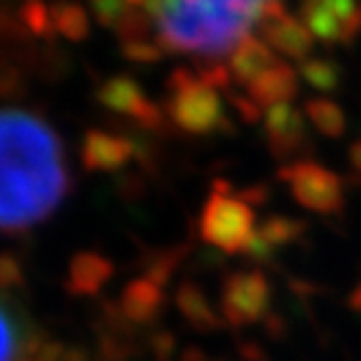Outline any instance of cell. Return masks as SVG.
Instances as JSON below:
<instances>
[{
    "label": "cell",
    "mask_w": 361,
    "mask_h": 361,
    "mask_svg": "<svg viewBox=\"0 0 361 361\" xmlns=\"http://www.w3.org/2000/svg\"><path fill=\"white\" fill-rule=\"evenodd\" d=\"M68 185L66 153L52 125L24 108H0V235L49 219Z\"/></svg>",
    "instance_id": "6da1fadb"
},
{
    "label": "cell",
    "mask_w": 361,
    "mask_h": 361,
    "mask_svg": "<svg viewBox=\"0 0 361 361\" xmlns=\"http://www.w3.org/2000/svg\"><path fill=\"white\" fill-rule=\"evenodd\" d=\"M157 45L164 52L185 54L219 63L226 54L251 38L256 26H263L272 3H202V0H164L143 3Z\"/></svg>",
    "instance_id": "7a4b0ae2"
},
{
    "label": "cell",
    "mask_w": 361,
    "mask_h": 361,
    "mask_svg": "<svg viewBox=\"0 0 361 361\" xmlns=\"http://www.w3.org/2000/svg\"><path fill=\"white\" fill-rule=\"evenodd\" d=\"M164 115L180 132L192 136H209L230 129V118L223 106L221 92L185 68L174 71L167 80Z\"/></svg>",
    "instance_id": "3957f363"
},
{
    "label": "cell",
    "mask_w": 361,
    "mask_h": 361,
    "mask_svg": "<svg viewBox=\"0 0 361 361\" xmlns=\"http://www.w3.org/2000/svg\"><path fill=\"white\" fill-rule=\"evenodd\" d=\"M256 233L254 204L233 190L226 180H214V188L200 214V237L223 254L247 251Z\"/></svg>",
    "instance_id": "277c9868"
},
{
    "label": "cell",
    "mask_w": 361,
    "mask_h": 361,
    "mask_svg": "<svg viewBox=\"0 0 361 361\" xmlns=\"http://www.w3.org/2000/svg\"><path fill=\"white\" fill-rule=\"evenodd\" d=\"M279 178L288 185L293 200L300 207H305L307 212L322 216L341 214L345 204L341 176L326 169L324 164H317L312 160L288 162L281 167Z\"/></svg>",
    "instance_id": "5b68a950"
},
{
    "label": "cell",
    "mask_w": 361,
    "mask_h": 361,
    "mask_svg": "<svg viewBox=\"0 0 361 361\" xmlns=\"http://www.w3.org/2000/svg\"><path fill=\"white\" fill-rule=\"evenodd\" d=\"M270 281L261 270L228 274L221 286V312L230 326L240 329L265 319L270 310Z\"/></svg>",
    "instance_id": "8992f818"
},
{
    "label": "cell",
    "mask_w": 361,
    "mask_h": 361,
    "mask_svg": "<svg viewBox=\"0 0 361 361\" xmlns=\"http://www.w3.org/2000/svg\"><path fill=\"white\" fill-rule=\"evenodd\" d=\"M300 21L324 45H352L361 33V7L348 0H310Z\"/></svg>",
    "instance_id": "52a82bcc"
},
{
    "label": "cell",
    "mask_w": 361,
    "mask_h": 361,
    "mask_svg": "<svg viewBox=\"0 0 361 361\" xmlns=\"http://www.w3.org/2000/svg\"><path fill=\"white\" fill-rule=\"evenodd\" d=\"M97 101L106 111L125 115L148 132L162 127L164 113L160 111V106H155L146 97L141 85L129 75H115L101 82L97 90Z\"/></svg>",
    "instance_id": "ba28073f"
},
{
    "label": "cell",
    "mask_w": 361,
    "mask_h": 361,
    "mask_svg": "<svg viewBox=\"0 0 361 361\" xmlns=\"http://www.w3.org/2000/svg\"><path fill=\"white\" fill-rule=\"evenodd\" d=\"M265 139L274 157L279 160H291L307 146V122L305 113L291 104L272 106L263 113Z\"/></svg>",
    "instance_id": "9c48e42d"
},
{
    "label": "cell",
    "mask_w": 361,
    "mask_h": 361,
    "mask_svg": "<svg viewBox=\"0 0 361 361\" xmlns=\"http://www.w3.org/2000/svg\"><path fill=\"white\" fill-rule=\"evenodd\" d=\"M265 42L270 45L272 52L284 54L286 59L305 61L312 56L314 38L307 31V26L300 19L291 17L284 12V5L272 3V10L268 19L263 21Z\"/></svg>",
    "instance_id": "30bf717a"
},
{
    "label": "cell",
    "mask_w": 361,
    "mask_h": 361,
    "mask_svg": "<svg viewBox=\"0 0 361 361\" xmlns=\"http://www.w3.org/2000/svg\"><path fill=\"white\" fill-rule=\"evenodd\" d=\"M136 153V143L129 136L111 134L104 129H90L82 141V164L87 171H111L122 169Z\"/></svg>",
    "instance_id": "8fae6325"
},
{
    "label": "cell",
    "mask_w": 361,
    "mask_h": 361,
    "mask_svg": "<svg viewBox=\"0 0 361 361\" xmlns=\"http://www.w3.org/2000/svg\"><path fill=\"white\" fill-rule=\"evenodd\" d=\"M38 350V338L21 307L0 291V361H24V355Z\"/></svg>",
    "instance_id": "7c38bea8"
},
{
    "label": "cell",
    "mask_w": 361,
    "mask_h": 361,
    "mask_svg": "<svg viewBox=\"0 0 361 361\" xmlns=\"http://www.w3.org/2000/svg\"><path fill=\"white\" fill-rule=\"evenodd\" d=\"M302 233H305V223L298 219L279 216V214L268 216V219L256 228V233L251 237L244 254H249V258H254V261H270L279 249L298 242Z\"/></svg>",
    "instance_id": "4fadbf2b"
},
{
    "label": "cell",
    "mask_w": 361,
    "mask_h": 361,
    "mask_svg": "<svg viewBox=\"0 0 361 361\" xmlns=\"http://www.w3.org/2000/svg\"><path fill=\"white\" fill-rule=\"evenodd\" d=\"M279 63V59L274 56L270 45L261 38H247L244 42L235 47V52L228 59V71L233 75L235 82L249 87L251 82H256L258 78L268 73L270 68H274Z\"/></svg>",
    "instance_id": "5bb4252c"
},
{
    "label": "cell",
    "mask_w": 361,
    "mask_h": 361,
    "mask_svg": "<svg viewBox=\"0 0 361 361\" xmlns=\"http://www.w3.org/2000/svg\"><path fill=\"white\" fill-rule=\"evenodd\" d=\"M295 94H298V73L284 61H279L277 66L270 68L268 73L247 87V97L261 111H268L272 106L291 104Z\"/></svg>",
    "instance_id": "9a60e30c"
},
{
    "label": "cell",
    "mask_w": 361,
    "mask_h": 361,
    "mask_svg": "<svg viewBox=\"0 0 361 361\" xmlns=\"http://www.w3.org/2000/svg\"><path fill=\"white\" fill-rule=\"evenodd\" d=\"M164 302V291L148 277H136L122 288L120 295V312L134 324L153 322Z\"/></svg>",
    "instance_id": "2e32d148"
},
{
    "label": "cell",
    "mask_w": 361,
    "mask_h": 361,
    "mask_svg": "<svg viewBox=\"0 0 361 361\" xmlns=\"http://www.w3.org/2000/svg\"><path fill=\"white\" fill-rule=\"evenodd\" d=\"M113 277V263L108 258L82 251L71 261L68 268V291L75 295H97Z\"/></svg>",
    "instance_id": "e0dca14e"
},
{
    "label": "cell",
    "mask_w": 361,
    "mask_h": 361,
    "mask_svg": "<svg viewBox=\"0 0 361 361\" xmlns=\"http://www.w3.org/2000/svg\"><path fill=\"white\" fill-rule=\"evenodd\" d=\"M176 307L185 317L188 324H192L197 331H216L223 324L219 312L212 307L207 293L195 284V281H183L176 291Z\"/></svg>",
    "instance_id": "ac0fdd59"
},
{
    "label": "cell",
    "mask_w": 361,
    "mask_h": 361,
    "mask_svg": "<svg viewBox=\"0 0 361 361\" xmlns=\"http://www.w3.org/2000/svg\"><path fill=\"white\" fill-rule=\"evenodd\" d=\"M305 118L312 122V127L319 134L326 136V139H341L345 134V129H348L345 111L336 101H331L326 97L310 99L305 104Z\"/></svg>",
    "instance_id": "d6986e66"
},
{
    "label": "cell",
    "mask_w": 361,
    "mask_h": 361,
    "mask_svg": "<svg viewBox=\"0 0 361 361\" xmlns=\"http://www.w3.org/2000/svg\"><path fill=\"white\" fill-rule=\"evenodd\" d=\"M298 75L305 80L310 87L329 94L341 87L343 80V71L334 59H324V56H310V59L300 61Z\"/></svg>",
    "instance_id": "ffe728a7"
},
{
    "label": "cell",
    "mask_w": 361,
    "mask_h": 361,
    "mask_svg": "<svg viewBox=\"0 0 361 361\" xmlns=\"http://www.w3.org/2000/svg\"><path fill=\"white\" fill-rule=\"evenodd\" d=\"M52 14L54 33H59L61 38L80 42L87 38L90 33V17L82 7L78 5H52L49 7Z\"/></svg>",
    "instance_id": "44dd1931"
},
{
    "label": "cell",
    "mask_w": 361,
    "mask_h": 361,
    "mask_svg": "<svg viewBox=\"0 0 361 361\" xmlns=\"http://www.w3.org/2000/svg\"><path fill=\"white\" fill-rule=\"evenodd\" d=\"M21 24L26 26L28 33H33L35 38H52L54 35V24H52V14H49L47 5H24L19 10Z\"/></svg>",
    "instance_id": "7402d4cb"
},
{
    "label": "cell",
    "mask_w": 361,
    "mask_h": 361,
    "mask_svg": "<svg viewBox=\"0 0 361 361\" xmlns=\"http://www.w3.org/2000/svg\"><path fill=\"white\" fill-rule=\"evenodd\" d=\"M122 54H125L129 61H136V63H155L164 56V49L150 38L122 40Z\"/></svg>",
    "instance_id": "603a6c76"
},
{
    "label": "cell",
    "mask_w": 361,
    "mask_h": 361,
    "mask_svg": "<svg viewBox=\"0 0 361 361\" xmlns=\"http://www.w3.org/2000/svg\"><path fill=\"white\" fill-rule=\"evenodd\" d=\"M129 5H132V3H94L92 12L97 14L99 24H104L108 28H113V31H118L120 21L125 19Z\"/></svg>",
    "instance_id": "cb8c5ba5"
},
{
    "label": "cell",
    "mask_w": 361,
    "mask_h": 361,
    "mask_svg": "<svg viewBox=\"0 0 361 361\" xmlns=\"http://www.w3.org/2000/svg\"><path fill=\"white\" fill-rule=\"evenodd\" d=\"M24 281V274H21V265L14 256L3 254L0 256V291L10 286H19Z\"/></svg>",
    "instance_id": "d4e9b609"
},
{
    "label": "cell",
    "mask_w": 361,
    "mask_h": 361,
    "mask_svg": "<svg viewBox=\"0 0 361 361\" xmlns=\"http://www.w3.org/2000/svg\"><path fill=\"white\" fill-rule=\"evenodd\" d=\"M350 162H352V167H355L357 174L361 176V141L352 143V148H350Z\"/></svg>",
    "instance_id": "484cf974"
},
{
    "label": "cell",
    "mask_w": 361,
    "mask_h": 361,
    "mask_svg": "<svg viewBox=\"0 0 361 361\" xmlns=\"http://www.w3.org/2000/svg\"><path fill=\"white\" fill-rule=\"evenodd\" d=\"M352 307H357V310H361V286L357 288L355 293H352Z\"/></svg>",
    "instance_id": "4316f807"
},
{
    "label": "cell",
    "mask_w": 361,
    "mask_h": 361,
    "mask_svg": "<svg viewBox=\"0 0 361 361\" xmlns=\"http://www.w3.org/2000/svg\"><path fill=\"white\" fill-rule=\"evenodd\" d=\"M24 361H38V359H24Z\"/></svg>",
    "instance_id": "83f0119b"
}]
</instances>
